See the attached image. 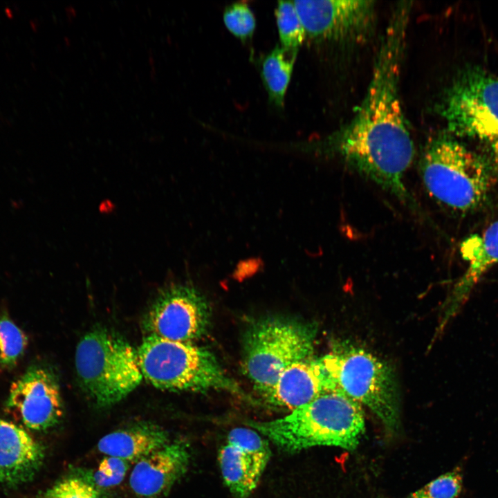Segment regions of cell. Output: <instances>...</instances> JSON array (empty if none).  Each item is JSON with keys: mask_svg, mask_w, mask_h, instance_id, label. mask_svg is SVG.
<instances>
[{"mask_svg": "<svg viewBox=\"0 0 498 498\" xmlns=\"http://www.w3.org/2000/svg\"><path fill=\"white\" fill-rule=\"evenodd\" d=\"M410 8L409 2H402L394 10L366 95L352 118L311 145L313 150L342 160L412 212L419 213V207L404 182L415 148L399 94Z\"/></svg>", "mask_w": 498, "mask_h": 498, "instance_id": "cell-1", "label": "cell"}, {"mask_svg": "<svg viewBox=\"0 0 498 498\" xmlns=\"http://www.w3.org/2000/svg\"><path fill=\"white\" fill-rule=\"evenodd\" d=\"M248 424L287 452L318 445L354 450L365 427L360 404L339 390L324 392L283 417Z\"/></svg>", "mask_w": 498, "mask_h": 498, "instance_id": "cell-2", "label": "cell"}, {"mask_svg": "<svg viewBox=\"0 0 498 498\" xmlns=\"http://www.w3.org/2000/svg\"><path fill=\"white\" fill-rule=\"evenodd\" d=\"M418 167L430 196L449 209L470 212L481 207L488 199L489 165L452 136L432 138L423 151Z\"/></svg>", "mask_w": 498, "mask_h": 498, "instance_id": "cell-3", "label": "cell"}, {"mask_svg": "<svg viewBox=\"0 0 498 498\" xmlns=\"http://www.w3.org/2000/svg\"><path fill=\"white\" fill-rule=\"evenodd\" d=\"M316 333L315 324L289 316L250 322L242 338L243 373L264 395L287 369L312 358Z\"/></svg>", "mask_w": 498, "mask_h": 498, "instance_id": "cell-4", "label": "cell"}, {"mask_svg": "<svg viewBox=\"0 0 498 498\" xmlns=\"http://www.w3.org/2000/svg\"><path fill=\"white\" fill-rule=\"evenodd\" d=\"M137 353L143 378L157 388L174 391H225L244 396L215 356L205 348L148 335Z\"/></svg>", "mask_w": 498, "mask_h": 498, "instance_id": "cell-5", "label": "cell"}, {"mask_svg": "<svg viewBox=\"0 0 498 498\" xmlns=\"http://www.w3.org/2000/svg\"><path fill=\"white\" fill-rule=\"evenodd\" d=\"M75 367L84 392L98 407L117 404L143 378L137 351L124 338L103 328L89 331L79 341Z\"/></svg>", "mask_w": 498, "mask_h": 498, "instance_id": "cell-6", "label": "cell"}, {"mask_svg": "<svg viewBox=\"0 0 498 498\" xmlns=\"http://www.w3.org/2000/svg\"><path fill=\"white\" fill-rule=\"evenodd\" d=\"M438 110L454 136L487 149L498 175V77L480 68L465 70L446 91Z\"/></svg>", "mask_w": 498, "mask_h": 498, "instance_id": "cell-7", "label": "cell"}, {"mask_svg": "<svg viewBox=\"0 0 498 498\" xmlns=\"http://www.w3.org/2000/svg\"><path fill=\"white\" fill-rule=\"evenodd\" d=\"M324 356L335 390L367 406L387 430H396L399 396L391 368L371 353L349 346Z\"/></svg>", "mask_w": 498, "mask_h": 498, "instance_id": "cell-8", "label": "cell"}, {"mask_svg": "<svg viewBox=\"0 0 498 498\" xmlns=\"http://www.w3.org/2000/svg\"><path fill=\"white\" fill-rule=\"evenodd\" d=\"M211 309L205 296L189 284L163 289L145 315L143 324L149 335L192 343L208 331Z\"/></svg>", "mask_w": 498, "mask_h": 498, "instance_id": "cell-9", "label": "cell"}, {"mask_svg": "<svg viewBox=\"0 0 498 498\" xmlns=\"http://www.w3.org/2000/svg\"><path fill=\"white\" fill-rule=\"evenodd\" d=\"M6 408L30 430L44 431L55 426L64 409L55 375L43 365L29 367L12 383Z\"/></svg>", "mask_w": 498, "mask_h": 498, "instance_id": "cell-10", "label": "cell"}, {"mask_svg": "<svg viewBox=\"0 0 498 498\" xmlns=\"http://www.w3.org/2000/svg\"><path fill=\"white\" fill-rule=\"evenodd\" d=\"M306 37L341 41L357 39L370 29L375 2L353 0L293 1Z\"/></svg>", "mask_w": 498, "mask_h": 498, "instance_id": "cell-11", "label": "cell"}, {"mask_svg": "<svg viewBox=\"0 0 498 498\" xmlns=\"http://www.w3.org/2000/svg\"><path fill=\"white\" fill-rule=\"evenodd\" d=\"M270 456L268 443L254 429L232 430L218 460L225 483L237 498H247L257 487Z\"/></svg>", "mask_w": 498, "mask_h": 498, "instance_id": "cell-12", "label": "cell"}, {"mask_svg": "<svg viewBox=\"0 0 498 498\" xmlns=\"http://www.w3.org/2000/svg\"><path fill=\"white\" fill-rule=\"evenodd\" d=\"M190 454L181 440L169 441L135 463L129 486L138 498H160L165 495L186 472Z\"/></svg>", "mask_w": 498, "mask_h": 498, "instance_id": "cell-13", "label": "cell"}, {"mask_svg": "<svg viewBox=\"0 0 498 498\" xmlns=\"http://www.w3.org/2000/svg\"><path fill=\"white\" fill-rule=\"evenodd\" d=\"M331 390H335V385L324 356H322L287 369L262 396L270 406L291 412Z\"/></svg>", "mask_w": 498, "mask_h": 498, "instance_id": "cell-14", "label": "cell"}, {"mask_svg": "<svg viewBox=\"0 0 498 498\" xmlns=\"http://www.w3.org/2000/svg\"><path fill=\"white\" fill-rule=\"evenodd\" d=\"M43 446L24 428L0 418V483L16 488L31 481L44 460Z\"/></svg>", "mask_w": 498, "mask_h": 498, "instance_id": "cell-15", "label": "cell"}, {"mask_svg": "<svg viewBox=\"0 0 498 498\" xmlns=\"http://www.w3.org/2000/svg\"><path fill=\"white\" fill-rule=\"evenodd\" d=\"M461 252L468 267L454 286L448 317L454 313L465 302L481 277L498 264V219L482 232L466 238L461 243Z\"/></svg>", "mask_w": 498, "mask_h": 498, "instance_id": "cell-16", "label": "cell"}, {"mask_svg": "<svg viewBox=\"0 0 498 498\" xmlns=\"http://www.w3.org/2000/svg\"><path fill=\"white\" fill-rule=\"evenodd\" d=\"M169 441L168 433L160 426L139 422L106 434L98 441V449L106 456L135 464Z\"/></svg>", "mask_w": 498, "mask_h": 498, "instance_id": "cell-17", "label": "cell"}, {"mask_svg": "<svg viewBox=\"0 0 498 498\" xmlns=\"http://www.w3.org/2000/svg\"><path fill=\"white\" fill-rule=\"evenodd\" d=\"M297 53L277 45L262 61L261 77L270 102L277 107L284 106Z\"/></svg>", "mask_w": 498, "mask_h": 498, "instance_id": "cell-18", "label": "cell"}, {"mask_svg": "<svg viewBox=\"0 0 498 498\" xmlns=\"http://www.w3.org/2000/svg\"><path fill=\"white\" fill-rule=\"evenodd\" d=\"M275 15L282 47L298 50L306 33L293 1H278Z\"/></svg>", "mask_w": 498, "mask_h": 498, "instance_id": "cell-19", "label": "cell"}, {"mask_svg": "<svg viewBox=\"0 0 498 498\" xmlns=\"http://www.w3.org/2000/svg\"><path fill=\"white\" fill-rule=\"evenodd\" d=\"M27 345L24 333L6 316L0 317V367H14Z\"/></svg>", "mask_w": 498, "mask_h": 498, "instance_id": "cell-20", "label": "cell"}, {"mask_svg": "<svg viewBox=\"0 0 498 498\" xmlns=\"http://www.w3.org/2000/svg\"><path fill=\"white\" fill-rule=\"evenodd\" d=\"M462 488V470L457 466L412 493L408 498H457Z\"/></svg>", "mask_w": 498, "mask_h": 498, "instance_id": "cell-21", "label": "cell"}, {"mask_svg": "<svg viewBox=\"0 0 498 498\" xmlns=\"http://www.w3.org/2000/svg\"><path fill=\"white\" fill-rule=\"evenodd\" d=\"M223 19L228 30L237 38L246 41L252 37L256 19L246 1H237L226 6Z\"/></svg>", "mask_w": 498, "mask_h": 498, "instance_id": "cell-22", "label": "cell"}, {"mask_svg": "<svg viewBox=\"0 0 498 498\" xmlns=\"http://www.w3.org/2000/svg\"><path fill=\"white\" fill-rule=\"evenodd\" d=\"M129 468V463L127 461L106 456L91 474L88 483L93 487L102 488L116 486L124 480Z\"/></svg>", "mask_w": 498, "mask_h": 498, "instance_id": "cell-23", "label": "cell"}, {"mask_svg": "<svg viewBox=\"0 0 498 498\" xmlns=\"http://www.w3.org/2000/svg\"><path fill=\"white\" fill-rule=\"evenodd\" d=\"M44 498H100L96 489L79 477L64 479L49 488Z\"/></svg>", "mask_w": 498, "mask_h": 498, "instance_id": "cell-24", "label": "cell"}]
</instances>
